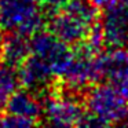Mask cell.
I'll use <instances>...</instances> for the list:
<instances>
[{"label":"cell","mask_w":128,"mask_h":128,"mask_svg":"<svg viewBox=\"0 0 128 128\" xmlns=\"http://www.w3.org/2000/svg\"><path fill=\"white\" fill-rule=\"evenodd\" d=\"M44 25L43 8L36 0H0V29L33 36Z\"/></svg>","instance_id":"obj_1"},{"label":"cell","mask_w":128,"mask_h":128,"mask_svg":"<svg viewBox=\"0 0 128 128\" xmlns=\"http://www.w3.org/2000/svg\"><path fill=\"white\" fill-rule=\"evenodd\" d=\"M86 105L88 112L112 124L128 118V98L110 83L92 87L86 96Z\"/></svg>","instance_id":"obj_2"},{"label":"cell","mask_w":128,"mask_h":128,"mask_svg":"<svg viewBox=\"0 0 128 128\" xmlns=\"http://www.w3.org/2000/svg\"><path fill=\"white\" fill-rule=\"evenodd\" d=\"M30 54L51 68L55 77H61L64 70L74 56V51L69 44L62 42L54 33L37 32L30 39Z\"/></svg>","instance_id":"obj_3"},{"label":"cell","mask_w":128,"mask_h":128,"mask_svg":"<svg viewBox=\"0 0 128 128\" xmlns=\"http://www.w3.org/2000/svg\"><path fill=\"white\" fill-rule=\"evenodd\" d=\"M102 77L103 72L99 54L90 55L78 50L77 52H74V56L59 78H62L68 88L73 91H81L91 84L99 81V78Z\"/></svg>","instance_id":"obj_4"},{"label":"cell","mask_w":128,"mask_h":128,"mask_svg":"<svg viewBox=\"0 0 128 128\" xmlns=\"http://www.w3.org/2000/svg\"><path fill=\"white\" fill-rule=\"evenodd\" d=\"M98 25L106 47L110 50L128 48V7L116 6L105 8Z\"/></svg>","instance_id":"obj_5"},{"label":"cell","mask_w":128,"mask_h":128,"mask_svg":"<svg viewBox=\"0 0 128 128\" xmlns=\"http://www.w3.org/2000/svg\"><path fill=\"white\" fill-rule=\"evenodd\" d=\"M84 113L83 105L69 94L48 95L43 102V114L47 121L65 125H76Z\"/></svg>","instance_id":"obj_6"},{"label":"cell","mask_w":128,"mask_h":128,"mask_svg":"<svg viewBox=\"0 0 128 128\" xmlns=\"http://www.w3.org/2000/svg\"><path fill=\"white\" fill-rule=\"evenodd\" d=\"M94 25L64 8L58 12H54L50 21L51 33H54L58 39L69 46H78L87 37L90 29Z\"/></svg>","instance_id":"obj_7"},{"label":"cell","mask_w":128,"mask_h":128,"mask_svg":"<svg viewBox=\"0 0 128 128\" xmlns=\"http://www.w3.org/2000/svg\"><path fill=\"white\" fill-rule=\"evenodd\" d=\"M18 77L20 83L26 90L40 94L43 91H47L51 86V81L55 77L54 72L46 62L34 55H29L28 59L18 68Z\"/></svg>","instance_id":"obj_8"},{"label":"cell","mask_w":128,"mask_h":128,"mask_svg":"<svg viewBox=\"0 0 128 128\" xmlns=\"http://www.w3.org/2000/svg\"><path fill=\"white\" fill-rule=\"evenodd\" d=\"M103 77L128 98V48H116L99 54Z\"/></svg>","instance_id":"obj_9"},{"label":"cell","mask_w":128,"mask_h":128,"mask_svg":"<svg viewBox=\"0 0 128 128\" xmlns=\"http://www.w3.org/2000/svg\"><path fill=\"white\" fill-rule=\"evenodd\" d=\"M30 55V39L28 36L18 33H8L3 39L0 47V58L2 62L11 68H18Z\"/></svg>","instance_id":"obj_10"},{"label":"cell","mask_w":128,"mask_h":128,"mask_svg":"<svg viewBox=\"0 0 128 128\" xmlns=\"http://www.w3.org/2000/svg\"><path fill=\"white\" fill-rule=\"evenodd\" d=\"M6 110L10 114L26 117V118L37 121V118L43 114V102L37 96V94L29 90H22V91L17 90L10 96L6 105Z\"/></svg>","instance_id":"obj_11"},{"label":"cell","mask_w":128,"mask_h":128,"mask_svg":"<svg viewBox=\"0 0 128 128\" xmlns=\"http://www.w3.org/2000/svg\"><path fill=\"white\" fill-rule=\"evenodd\" d=\"M20 77L15 68H11L6 64H0V112L6 109L10 96L18 90Z\"/></svg>","instance_id":"obj_12"},{"label":"cell","mask_w":128,"mask_h":128,"mask_svg":"<svg viewBox=\"0 0 128 128\" xmlns=\"http://www.w3.org/2000/svg\"><path fill=\"white\" fill-rule=\"evenodd\" d=\"M76 128H112V122L96 114L91 113H83V116L78 118V121L74 125Z\"/></svg>","instance_id":"obj_13"},{"label":"cell","mask_w":128,"mask_h":128,"mask_svg":"<svg viewBox=\"0 0 128 128\" xmlns=\"http://www.w3.org/2000/svg\"><path fill=\"white\" fill-rule=\"evenodd\" d=\"M0 128H36V121L7 113V116L0 118Z\"/></svg>","instance_id":"obj_14"},{"label":"cell","mask_w":128,"mask_h":128,"mask_svg":"<svg viewBox=\"0 0 128 128\" xmlns=\"http://www.w3.org/2000/svg\"><path fill=\"white\" fill-rule=\"evenodd\" d=\"M68 3V0H40V6L43 10H46L50 14L58 12L59 10H62L65 7V4Z\"/></svg>","instance_id":"obj_15"},{"label":"cell","mask_w":128,"mask_h":128,"mask_svg":"<svg viewBox=\"0 0 128 128\" xmlns=\"http://www.w3.org/2000/svg\"><path fill=\"white\" fill-rule=\"evenodd\" d=\"M96 8H109V7H116V6H124L128 7V0H91Z\"/></svg>","instance_id":"obj_16"},{"label":"cell","mask_w":128,"mask_h":128,"mask_svg":"<svg viewBox=\"0 0 128 128\" xmlns=\"http://www.w3.org/2000/svg\"><path fill=\"white\" fill-rule=\"evenodd\" d=\"M40 128H73V127H70V125H65V124H58V122L47 121L44 125H42Z\"/></svg>","instance_id":"obj_17"},{"label":"cell","mask_w":128,"mask_h":128,"mask_svg":"<svg viewBox=\"0 0 128 128\" xmlns=\"http://www.w3.org/2000/svg\"><path fill=\"white\" fill-rule=\"evenodd\" d=\"M118 128H128V118H125L124 121L120 122V127Z\"/></svg>","instance_id":"obj_18"}]
</instances>
